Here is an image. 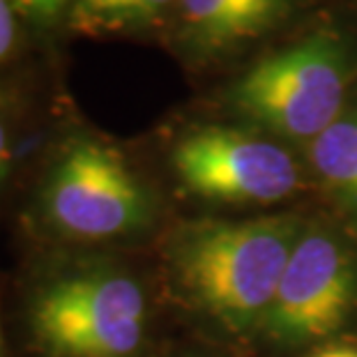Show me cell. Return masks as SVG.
<instances>
[{"instance_id":"cell-6","label":"cell","mask_w":357,"mask_h":357,"mask_svg":"<svg viewBox=\"0 0 357 357\" xmlns=\"http://www.w3.org/2000/svg\"><path fill=\"white\" fill-rule=\"evenodd\" d=\"M355 309L357 256L339 235L314 226L295 240L261 330L275 344L305 346L341 330Z\"/></svg>"},{"instance_id":"cell-12","label":"cell","mask_w":357,"mask_h":357,"mask_svg":"<svg viewBox=\"0 0 357 357\" xmlns=\"http://www.w3.org/2000/svg\"><path fill=\"white\" fill-rule=\"evenodd\" d=\"M12 3L24 17L49 24L58 17H67L74 0H12Z\"/></svg>"},{"instance_id":"cell-2","label":"cell","mask_w":357,"mask_h":357,"mask_svg":"<svg viewBox=\"0 0 357 357\" xmlns=\"http://www.w3.org/2000/svg\"><path fill=\"white\" fill-rule=\"evenodd\" d=\"M21 323L40 357H141L150 300L143 281L116 263H67L30 279Z\"/></svg>"},{"instance_id":"cell-1","label":"cell","mask_w":357,"mask_h":357,"mask_svg":"<svg viewBox=\"0 0 357 357\" xmlns=\"http://www.w3.org/2000/svg\"><path fill=\"white\" fill-rule=\"evenodd\" d=\"M300 231L293 217L189 224L169 249L173 279L185 298L222 328H263Z\"/></svg>"},{"instance_id":"cell-14","label":"cell","mask_w":357,"mask_h":357,"mask_svg":"<svg viewBox=\"0 0 357 357\" xmlns=\"http://www.w3.org/2000/svg\"><path fill=\"white\" fill-rule=\"evenodd\" d=\"M0 357L7 355V332H5V318H3V302H0Z\"/></svg>"},{"instance_id":"cell-7","label":"cell","mask_w":357,"mask_h":357,"mask_svg":"<svg viewBox=\"0 0 357 357\" xmlns=\"http://www.w3.org/2000/svg\"><path fill=\"white\" fill-rule=\"evenodd\" d=\"M295 5L298 0H180L173 21L185 49L222 56L272 33Z\"/></svg>"},{"instance_id":"cell-4","label":"cell","mask_w":357,"mask_h":357,"mask_svg":"<svg viewBox=\"0 0 357 357\" xmlns=\"http://www.w3.org/2000/svg\"><path fill=\"white\" fill-rule=\"evenodd\" d=\"M351 81L346 37L318 28L249 67L226 102L263 132L309 146L348 109Z\"/></svg>"},{"instance_id":"cell-11","label":"cell","mask_w":357,"mask_h":357,"mask_svg":"<svg viewBox=\"0 0 357 357\" xmlns=\"http://www.w3.org/2000/svg\"><path fill=\"white\" fill-rule=\"evenodd\" d=\"M19 10L12 0H0V67H5L14 58L21 42Z\"/></svg>"},{"instance_id":"cell-10","label":"cell","mask_w":357,"mask_h":357,"mask_svg":"<svg viewBox=\"0 0 357 357\" xmlns=\"http://www.w3.org/2000/svg\"><path fill=\"white\" fill-rule=\"evenodd\" d=\"M19 162V127L10 100L0 93V199L7 192Z\"/></svg>"},{"instance_id":"cell-3","label":"cell","mask_w":357,"mask_h":357,"mask_svg":"<svg viewBox=\"0 0 357 357\" xmlns=\"http://www.w3.org/2000/svg\"><path fill=\"white\" fill-rule=\"evenodd\" d=\"M33 215L44 233L74 245H109L146 233L155 199L109 141L77 132L49 159L35 189Z\"/></svg>"},{"instance_id":"cell-5","label":"cell","mask_w":357,"mask_h":357,"mask_svg":"<svg viewBox=\"0 0 357 357\" xmlns=\"http://www.w3.org/2000/svg\"><path fill=\"white\" fill-rule=\"evenodd\" d=\"M171 169L192 196L235 205H275L298 192L291 150L252 129L205 125L171 148Z\"/></svg>"},{"instance_id":"cell-8","label":"cell","mask_w":357,"mask_h":357,"mask_svg":"<svg viewBox=\"0 0 357 357\" xmlns=\"http://www.w3.org/2000/svg\"><path fill=\"white\" fill-rule=\"evenodd\" d=\"M309 164L357 226V106H348L307 146Z\"/></svg>"},{"instance_id":"cell-9","label":"cell","mask_w":357,"mask_h":357,"mask_svg":"<svg viewBox=\"0 0 357 357\" xmlns=\"http://www.w3.org/2000/svg\"><path fill=\"white\" fill-rule=\"evenodd\" d=\"M180 0H74L65 21L83 35H125L173 19Z\"/></svg>"},{"instance_id":"cell-13","label":"cell","mask_w":357,"mask_h":357,"mask_svg":"<svg viewBox=\"0 0 357 357\" xmlns=\"http://www.w3.org/2000/svg\"><path fill=\"white\" fill-rule=\"evenodd\" d=\"M314 357H357V351L355 348H328V351H321L316 353Z\"/></svg>"}]
</instances>
